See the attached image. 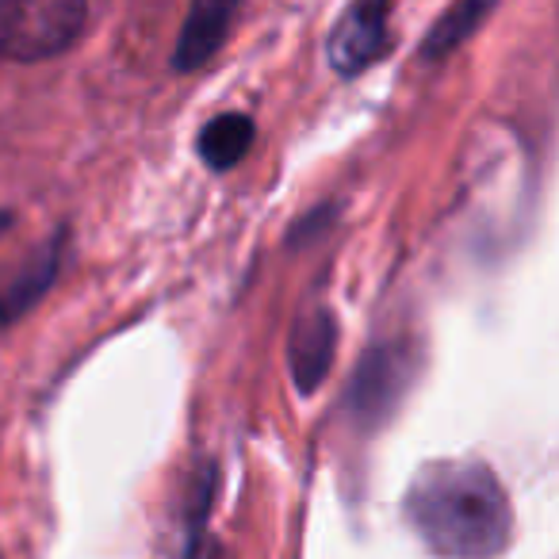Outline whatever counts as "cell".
Returning <instances> with one entry per match:
<instances>
[{
    "label": "cell",
    "mask_w": 559,
    "mask_h": 559,
    "mask_svg": "<svg viewBox=\"0 0 559 559\" xmlns=\"http://www.w3.org/2000/svg\"><path fill=\"white\" fill-rule=\"evenodd\" d=\"M4 226H9V215H0V234H4Z\"/></svg>",
    "instance_id": "obj_10"
},
{
    "label": "cell",
    "mask_w": 559,
    "mask_h": 559,
    "mask_svg": "<svg viewBox=\"0 0 559 559\" xmlns=\"http://www.w3.org/2000/svg\"><path fill=\"white\" fill-rule=\"evenodd\" d=\"M238 4L241 0H192L185 27H180L177 55H173V66H177L180 73L200 70V66L223 47L226 27H230Z\"/></svg>",
    "instance_id": "obj_6"
},
{
    "label": "cell",
    "mask_w": 559,
    "mask_h": 559,
    "mask_svg": "<svg viewBox=\"0 0 559 559\" xmlns=\"http://www.w3.org/2000/svg\"><path fill=\"white\" fill-rule=\"evenodd\" d=\"M337 353V322L330 311H311L307 319L296 322L288 342V365L296 376L299 391H314L326 380L330 365Z\"/></svg>",
    "instance_id": "obj_5"
},
{
    "label": "cell",
    "mask_w": 559,
    "mask_h": 559,
    "mask_svg": "<svg viewBox=\"0 0 559 559\" xmlns=\"http://www.w3.org/2000/svg\"><path fill=\"white\" fill-rule=\"evenodd\" d=\"M253 134H257L253 119L241 116V111L211 119V123L203 127V134H200L203 162H207L211 169H230V165H238L241 157L249 154V146H253Z\"/></svg>",
    "instance_id": "obj_7"
},
{
    "label": "cell",
    "mask_w": 559,
    "mask_h": 559,
    "mask_svg": "<svg viewBox=\"0 0 559 559\" xmlns=\"http://www.w3.org/2000/svg\"><path fill=\"white\" fill-rule=\"evenodd\" d=\"M495 4H498V0H456L449 16H444L441 24L429 32L426 47H421V58H426V62L449 58L460 43H467L475 32H479V24L490 16V12H495Z\"/></svg>",
    "instance_id": "obj_8"
},
{
    "label": "cell",
    "mask_w": 559,
    "mask_h": 559,
    "mask_svg": "<svg viewBox=\"0 0 559 559\" xmlns=\"http://www.w3.org/2000/svg\"><path fill=\"white\" fill-rule=\"evenodd\" d=\"M58 257H62V253H58V241H55V246L43 249V253L35 257V261L27 264L16 280H12L9 292L0 296V322L20 319V314H24L27 307H32L35 299L50 288V280H55V272H58Z\"/></svg>",
    "instance_id": "obj_9"
},
{
    "label": "cell",
    "mask_w": 559,
    "mask_h": 559,
    "mask_svg": "<svg viewBox=\"0 0 559 559\" xmlns=\"http://www.w3.org/2000/svg\"><path fill=\"white\" fill-rule=\"evenodd\" d=\"M411 349L406 345H380L357 368V380L349 391V411L360 426H383L399 399L411 388Z\"/></svg>",
    "instance_id": "obj_3"
},
{
    "label": "cell",
    "mask_w": 559,
    "mask_h": 559,
    "mask_svg": "<svg viewBox=\"0 0 559 559\" xmlns=\"http://www.w3.org/2000/svg\"><path fill=\"white\" fill-rule=\"evenodd\" d=\"M391 47V0H357L330 35V62L353 78L376 66Z\"/></svg>",
    "instance_id": "obj_4"
},
{
    "label": "cell",
    "mask_w": 559,
    "mask_h": 559,
    "mask_svg": "<svg viewBox=\"0 0 559 559\" xmlns=\"http://www.w3.org/2000/svg\"><path fill=\"white\" fill-rule=\"evenodd\" d=\"M85 0H0V58L39 62L55 58L81 35Z\"/></svg>",
    "instance_id": "obj_2"
},
{
    "label": "cell",
    "mask_w": 559,
    "mask_h": 559,
    "mask_svg": "<svg viewBox=\"0 0 559 559\" xmlns=\"http://www.w3.org/2000/svg\"><path fill=\"white\" fill-rule=\"evenodd\" d=\"M406 521L444 559H495L510 544L513 510L483 460H437L406 490Z\"/></svg>",
    "instance_id": "obj_1"
}]
</instances>
